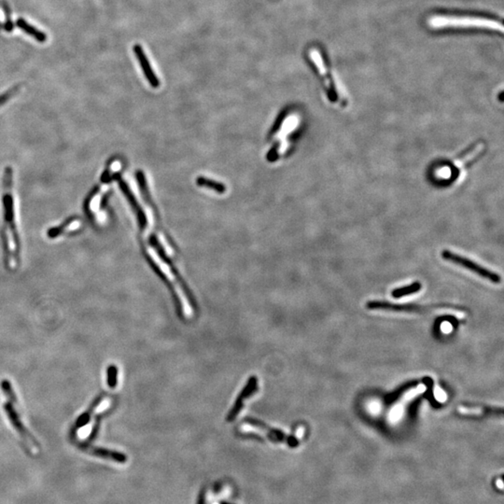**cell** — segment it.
I'll use <instances>...</instances> for the list:
<instances>
[{
  "label": "cell",
  "instance_id": "obj_1",
  "mask_svg": "<svg viewBox=\"0 0 504 504\" xmlns=\"http://www.w3.org/2000/svg\"><path fill=\"white\" fill-rule=\"evenodd\" d=\"M427 26L433 30L478 29L504 33V25L501 21L478 14L437 13L427 18Z\"/></svg>",
  "mask_w": 504,
  "mask_h": 504
},
{
  "label": "cell",
  "instance_id": "obj_2",
  "mask_svg": "<svg viewBox=\"0 0 504 504\" xmlns=\"http://www.w3.org/2000/svg\"><path fill=\"white\" fill-rule=\"evenodd\" d=\"M12 178L13 170L10 166H7L4 169L3 175V194H2V205H3V215L4 224L1 229L0 234H7L9 228L11 240L14 245V259L15 262L20 263L21 254V242L18 234L17 227L15 223V211H14V201L12 194ZM8 235V234H7Z\"/></svg>",
  "mask_w": 504,
  "mask_h": 504
},
{
  "label": "cell",
  "instance_id": "obj_3",
  "mask_svg": "<svg viewBox=\"0 0 504 504\" xmlns=\"http://www.w3.org/2000/svg\"><path fill=\"white\" fill-rule=\"evenodd\" d=\"M308 55H309V58L311 59V62L313 63L315 69L319 72L320 78L324 84L328 98L331 102H337V100H338L337 89L335 86L333 78L330 75L329 66L327 65L326 59H324V56H323L322 52L319 49L313 47L308 51Z\"/></svg>",
  "mask_w": 504,
  "mask_h": 504
},
{
  "label": "cell",
  "instance_id": "obj_4",
  "mask_svg": "<svg viewBox=\"0 0 504 504\" xmlns=\"http://www.w3.org/2000/svg\"><path fill=\"white\" fill-rule=\"evenodd\" d=\"M442 257L443 259L447 260V261H451L454 262L456 264H459L464 268H467L469 271L477 274L478 276H480L481 278H486L487 280H490L491 282L493 283H500L501 282V277L496 274L494 272L490 271V270L487 269L481 265H479L478 263L474 262V261L467 259L465 257H462L461 255H458L454 252H449V251H443L442 252Z\"/></svg>",
  "mask_w": 504,
  "mask_h": 504
},
{
  "label": "cell",
  "instance_id": "obj_5",
  "mask_svg": "<svg viewBox=\"0 0 504 504\" xmlns=\"http://www.w3.org/2000/svg\"><path fill=\"white\" fill-rule=\"evenodd\" d=\"M3 408H4V411H5L6 415H7V417L9 418L10 424L14 428V430L17 432L18 434L20 435L21 438L25 441V443L27 444V446L30 447L32 450H38L39 449V444L36 442L35 437L32 436V434L29 432V431L24 425V423L22 422L21 417L19 416L16 409L14 408L13 402L8 400L4 404Z\"/></svg>",
  "mask_w": 504,
  "mask_h": 504
},
{
  "label": "cell",
  "instance_id": "obj_6",
  "mask_svg": "<svg viewBox=\"0 0 504 504\" xmlns=\"http://www.w3.org/2000/svg\"><path fill=\"white\" fill-rule=\"evenodd\" d=\"M79 447H80V449L84 450L85 452H88L97 458L116 461L119 463H125L127 461L126 455L122 454V453L112 451V450H108V449H105V448H100V447L88 446L86 443L79 444Z\"/></svg>",
  "mask_w": 504,
  "mask_h": 504
},
{
  "label": "cell",
  "instance_id": "obj_7",
  "mask_svg": "<svg viewBox=\"0 0 504 504\" xmlns=\"http://www.w3.org/2000/svg\"><path fill=\"white\" fill-rule=\"evenodd\" d=\"M368 309H378V310H391V311H417V310H423L427 309L428 307L422 306V305H417V304H391L389 302H381V301H371L366 304Z\"/></svg>",
  "mask_w": 504,
  "mask_h": 504
},
{
  "label": "cell",
  "instance_id": "obj_8",
  "mask_svg": "<svg viewBox=\"0 0 504 504\" xmlns=\"http://www.w3.org/2000/svg\"><path fill=\"white\" fill-rule=\"evenodd\" d=\"M134 52H135V54H136V56H137L138 60H139V63H140V66H141V68H142V70H143V71H144V73H145V76H146L147 78H148L149 83H150L152 86L157 87V86L159 85V81H158V79H157L156 76H155L154 72H153L152 70L150 69V65H149V63H148V58H147L146 54H145L144 52H143L142 48H141L139 45H136V46L134 47Z\"/></svg>",
  "mask_w": 504,
  "mask_h": 504
},
{
  "label": "cell",
  "instance_id": "obj_9",
  "mask_svg": "<svg viewBox=\"0 0 504 504\" xmlns=\"http://www.w3.org/2000/svg\"><path fill=\"white\" fill-rule=\"evenodd\" d=\"M116 179H118V180H119V186H120L121 190H122V192H123V194L126 196L127 200L129 201V203H130L131 207L133 208L134 211L137 213L138 217H139V222H140V226H146V225H147V224H146V222H147V220H146V217L144 216L143 211L141 210L139 204L137 203V201L135 199V197H134L133 193H132L130 190H129V188H128L127 184L124 182V181L122 180V179H120L118 176H116Z\"/></svg>",
  "mask_w": 504,
  "mask_h": 504
},
{
  "label": "cell",
  "instance_id": "obj_10",
  "mask_svg": "<svg viewBox=\"0 0 504 504\" xmlns=\"http://www.w3.org/2000/svg\"><path fill=\"white\" fill-rule=\"evenodd\" d=\"M256 388H257V380H256V378H254V377H253L252 379H250V382L248 384V386L246 387V389H245V391H243V393L240 395L239 399L237 400L236 403H235V407L233 409V411L231 412V414L229 415V417L227 418L229 421L234 420V417H236V416H237V414L240 412V409H241V407H242V404H243V403H242V402H243V400H245L246 398L250 397V395H252V393H254V392L256 391V390H257Z\"/></svg>",
  "mask_w": 504,
  "mask_h": 504
},
{
  "label": "cell",
  "instance_id": "obj_11",
  "mask_svg": "<svg viewBox=\"0 0 504 504\" xmlns=\"http://www.w3.org/2000/svg\"><path fill=\"white\" fill-rule=\"evenodd\" d=\"M105 396H103V395L99 396V397H98V398H97V399H96V400H95L92 404H91V406L89 407L87 411H86V412H84L83 414H81V415L78 417V419H77V421H76V423H75V430H76V431L87 425L88 423L90 422L91 418H92V416H93V414H94L95 410H96L99 405H101V403L103 402Z\"/></svg>",
  "mask_w": 504,
  "mask_h": 504
},
{
  "label": "cell",
  "instance_id": "obj_12",
  "mask_svg": "<svg viewBox=\"0 0 504 504\" xmlns=\"http://www.w3.org/2000/svg\"><path fill=\"white\" fill-rule=\"evenodd\" d=\"M483 150H484V144L480 143V144L473 146L472 148H469L468 150H466L459 158V160H458L456 165H457V166H459V167H462V166H466V165H469L470 163H472L482 153Z\"/></svg>",
  "mask_w": 504,
  "mask_h": 504
},
{
  "label": "cell",
  "instance_id": "obj_13",
  "mask_svg": "<svg viewBox=\"0 0 504 504\" xmlns=\"http://www.w3.org/2000/svg\"><path fill=\"white\" fill-rule=\"evenodd\" d=\"M16 25H17L23 31H25L26 33H27L28 35L33 36L35 39H36L37 41L39 42H44L46 41L47 39V36L44 34L43 32L39 31L38 29H36V27H34L31 25H29L26 20L20 18L18 19L17 22H16Z\"/></svg>",
  "mask_w": 504,
  "mask_h": 504
},
{
  "label": "cell",
  "instance_id": "obj_14",
  "mask_svg": "<svg viewBox=\"0 0 504 504\" xmlns=\"http://www.w3.org/2000/svg\"><path fill=\"white\" fill-rule=\"evenodd\" d=\"M77 219H78V217H76V216H72V217H68V218H67L64 222H62L61 225L50 228V229L47 231V236H48L49 238H51V239H53V238H56V237L60 236V235L65 232V230H66L67 228H69V227H70V225H71V224L75 221V220H77Z\"/></svg>",
  "mask_w": 504,
  "mask_h": 504
},
{
  "label": "cell",
  "instance_id": "obj_15",
  "mask_svg": "<svg viewBox=\"0 0 504 504\" xmlns=\"http://www.w3.org/2000/svg\"><path fill=\"white\" fill-rule=\"evenodd\" d=\"M421 284L419 282H415L409 286H405V287L398 288H395L392 292H391V295L393 296L394 298H400V297H403V296L410 295V294H413V293H416L417 291H419L421 289Z\"/></svg>",
  "mask_w": 504,
  "mask_h": 504
},
{
  "label": "cell",
  "instance_id": "obj_16",
  "mask_svg": "<svg viewBox=\"0 0 504 504\" xmlns=\"http://www.w3.org/2000/svg\"><path fill=\"white\" fill-rule=\"evenodd\" d=\"M0 386H1V390H2L3 392H4V394L6 395V397H7L8 400L11 401V402H13V403L17 402V398H16L15 392L13 391L12 386H11V384H10L9 380H7V379H3Z\"/></svg>",
  "mask_w": 504,
  "mask_h": 504
},
{
  "label": "cell",
  "instance_id": "obj_17",
  "mask_svg": "<svg viewBox=\"0 0 504 504\" xmlns=\"http://www.w3.org/2000/svg\"><path fill=\"white\" fill-rule=\"evenodd\" d=\"M99 188H100V187H99L98 185L96 186V187H94V188L92 189V191H90V193L88 194L87 197L85 198L84 204H83L84 212H85V214H86V216H87L88 218H89V219H91V220H93L94 217H93V213H92V211H91L90 205H91V202L93 200V198L96 196V193H97L98 191H99Z\"/></svg>",
  "mask_w": 504,
  "mask_h": 504
},
{
  "label": "cell",
  "instance_id": "obj_18",
  "mask_svg": "<svg viewBox=\"0 0 504 504\" xmlns=\"http://www.w3.org/2000/svg\"><path fill=\"white\" fill-rule=\"evenodd\" d=\"M107 381L110 389L117 387L118 384V368L115 365H110L107 369Z\"/></svg>",
  "mask_w": 504,
  "mask_h": 504
},
{
  "label": "cell",
  "instance_id": "obj_19",
  "mask_svg": "<svg viewBox=\"0 0 504 504\" xmlns=\"http://www.w3.org/2000/svg\"><path fill=\"white\" fill-rule=\"evenodd\" d=\"M197 184L199 186H202V187H208V188H210V189H213V190L218 191V192H223V191H225V188H224V186L222 184L216 182V181H213V180H210L209 179H205V178L197 179Z\"/></svg>",
  "mask_w": 504,
  "mask_h": 504
},
{
  "label": "cell",
  "instance_id": "obj_20",
  "mask_svg": "<svg viewBox=\"0 0 504 504\" xmlns=\"http://www.w3.org/2000/svg\"><path fill=\"white\" fill-rule=\"evenodd\" d=\"M19 89H20V87L16 86V87L12 88V89H9L8 92L0 95V107H2L3 105L6 104L9 99L17 93Z\"/></svg>",
  "mask_w": 504,
  "mask_h": 504
},
{
  "label": "cell",
  "instance_id": "obj_21",
  "mask_svg": "<svg viewBox=\"0 0 504 504\" xmlns=\"http://www.w3.org/2000/svg\"><path fill=\"white\" fill-rule=\"evenodd\" d=\"M198 504H206V497H205V493L204 491L201 492L200 496H199V499H198Z\"/></svg>",
  "mask_w": 504,
  "mask_h": 504
},
{
  "label": "cell",
  "instance_id": "obj_22",
  "mask_svg": "<svg viewBox=\"0 0 504 504\" xmlns=\"http://www.w3.org/2000/svg\"><path fill=\"white\" fill-rule=\"evenodd\" d=\"M229 504V503H221V504Z\"/></svg>",
  "mask_w": 504,
  "mask_h": 504
}]
</instances>
